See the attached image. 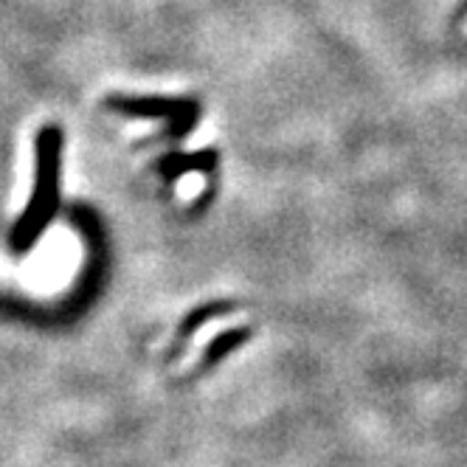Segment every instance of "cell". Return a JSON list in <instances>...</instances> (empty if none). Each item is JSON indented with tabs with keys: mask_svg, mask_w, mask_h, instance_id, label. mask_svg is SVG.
<instances>
[{
	"mask_svg": "<svg viewBox=\"0 0 467 467\" xmlns=\"http://www.w3.org/2000/svg\"><path fill=\"white\" fill-rule=\"evenodd\" d=\"M59 152H62V132L57 127H46L37 136V175H35V194H31L26 212L20 214L12 245L15 251H26L37 243L43 228L51 223L57 203H59Z\"/></svg>",
	"mask_w": 467,
	"mask_h": 467,
	"instance_id": "6da1fadb",
	"label": "cell"
},
{
	"mask_svg": "<svg viewBox=\"0 0 467 467\" xmlns=\"http://www.w3.org/2000/svg\"><path fill=\"white\" fill-rule=\"evenodd\" d=\"M251 336V332L245 329V327H237V329H228L225 336H220L209 349H203V355H200V360H197V369H203V366H209V363H214V360H220L223 355H228L234 347L237 344H243L245 338Z\"/></svg>",
	"mask_w": 467,
	"mask_h": 467,
	"instance_id": "7a4b0ae2",
	"label": "cell"
},
{
	"mask_svg": "<svg viewBox=\"0 0 467 467\" xmlns=\"http://www.w3.org/2000/svg\"><path fill=\"white\" fill-rule=\"evenodd\" d=\"M119 108L124 113H132V116H166V113H194L192 105L186 102H158V99H152V102H119Z\"/></svg>",
	"mask_w": 467,
	"mask_h": 467,
	"instance_id": "3957f363",
	"label": "cell"
},
{
	"mask_svg": "<svg viewBox=\"0 0 467 467\" xmlns=\"http://www.w3.org/2000/svg\"><path fill=\"white\" fill-rule=\"evenodd\" d=\"M234 313V305H225V302H220V305H209V307H200V310H194L186 321H183V327H181V332H178V341H186V338H192L194 332L203 327V324H209L212 318H220V316H231Z\"/></svg>",
	"mask_w": 467,
	"mask_h": 467,
	"instance_id": "277c9868",
	"label": "cell"
},
{
	"mask_svg": "<svg viewBox=\"0 0 467 467\" xmlns=\"http://www.w3.org/2000/svg\"><path fill=\"white\" fill-rule=\"evenodd\" d=\"M464 28H467V23H464Z\"/></svg>",
	"mask_w": 467,
	"mask_h": 467,
	"instance_id": "5b68a950",
	"label": "cell"
}]
</instances>
